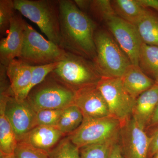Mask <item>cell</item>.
I'll use <instances>...</instances> for the list:
<instances>
[{
    "label": "cell",
    "instance_id": "24",
    "mask_svg": "<svg viewBox=\"0 0 158 158\" xmlns=\"http://www.w3.org/2000/svg\"><path fill=\"white\" fill-rule=\"evenodd\" d=\"M59 62L47 65L32 66V77L30 85L19 99H26L30 90L41 83L56 68Z\"/></svg>",
    "mask_w": 158,
    "mask_h": 158
},
{
    "label": "cell",
    "instance_id": "19",
    "mask_svg": "<svg viewBox=\"0 0 158 158\" xmlns=\"http://www.w3.org/2000/svg\"><path fill=\"white\" fill-rule=\"evenodd\" d=\"M111 6L115 14L122 19L136 25L145 14L148 8L139 0H113Z\"/></svg>",
    "mask_w": 158,
    "mask_h": 158
},
{
    "label": "cell",
    "instance_id": "6",
    "mask_svg": "<svg viewBox=\"0 0 158 158\" xmlns=\"http://www.w3.org/2000/svg\"><path fill=\"white\" fill-rule=\"evenodd\" d=\"M67 52L48 40L26 22L22 48L19 59L31 66L62 61Z\"/></svg>",
    "mask_w": 158,
    "mask_h": 158
},
{
    "label": "cell",
    "instance_id": "4",
    "mask_svg": "<svg viewBox=\"0 0 158 158\" xmlns=\"http://www.w3.org/2000/svg\"><path fill=\"white\" fill-rule=\"evenodd\" d=\"M50 74L76 92L97 85L102 78L93 61L69 52Z\"/></svg>",
    "mask_w": 158,
    "mask_h": 158
},
{
    "label": "cell",
    "instance_id": "5",
    "mask_svg": "<svg viewBox=\"0 0 158 158\" xmlns=\"http://www.w3.org/2000/svg\"><path fill=\"white\" fill-rule=\"evenodd\" d=\"M75 94L50 73L30 90L26 99L37 113L47 109H65L73 105Z\"/></svg>",
    "mask_w": 158,
    "mask_h": 158
},
{
    "label": "cell",
    "instance_id": "2",
    "mask_svg": "<svg viewBox=\"0 0 158 158\" xmlns=\"http://www.w3.org/2000/svg\"><path fill=\"white\" fill-rule=\"evenodd\" d=\"M96 56L94 63L102 77L121 78L132 63L110 31L96 29L94 34Z\"/></svg>",
    "mask_w": 158,
    "mask_h": 158
},
{
    "label": "cell",
    "instance_id": "23",
    "mask_svg": "<svg viewBox=\"0 0 158 158\" xmlns=\"http://www.w3.org/2000/svg\"><path fill=\"white\" fill-rule=\"evenodd\" d=\"M119 138L118 134L105 141L81 148V158H109L111 149Z\"/></svg>",
    "mask_w": 158,
    "mask_h": 158
},
{
    "label": "cell",
    "instance_id": "30",
    "mask_svg": "<svg viewBox=\"0 0 158 158\" xmlns=\"http://www.w3.org/2000/svg\"><path fill=\"white\" fill-rule=\"evenodd\" d=\"M149 138L148 158H152L158 152V127L153 132Z\"/></svg>",
    "mask_w": 158,
    "mask_h": 158
},
{
    "label": "cell",
    "instance_id": "32",
    "mask_svg": "<svg viewBox=\"0 0 158 158\" xmlns=\"http://www.w3.org/2000/svg\"><path fill=\"white\" fill-rule=\"evenodd\" d=\"M139 2L145 8L152 9L158 12V0H139Z\"/></svg>",
    "mask_w": 158,
    "mask_h": 158
},
{
    "label": "cell",
    "instance_id": "25",
    "mask_svg": "<svg viewBox=\"0 0 158 158\" xmlns=\"http://www.w3.org/2000/svg\"><path fill=\"white\" fill-rule=\"evenodd\" d=\"M49 153L50 158H81L80 149L67 137L62 138Z\"/></svg>",
    "mask_w": 158,
    "mask_h": 158
},
{
    "label": "cell",
    "instance_id": "36",
    "mask_svg": "<svg viewBox=\"0 0 158 158\" xmlns=\"http://www.w3.org/2000/svg\"><path fill=\"white\" fill-rule=\"evenodd\" d=\"M157 84H158V83H157Z\"/></svg>",
    "mask_w": 158,
    "mask_h": 158
},
{
    "label": "cell",
    "instance_id": "11",
    "mask_svg": "<svg viewBox=\"0 0 158 158\" xmlns=\"http://www.w3.org/2000/svg\"><path fill=\"white\" fill-rule=\"evenodd\" d=\"M119 135L123 158H148L149 137L132 117L122 125Z\"/></svg>",
    "mask_w": 158,
    "mask_h": 158
},
{
    "label": "cell",
    "instance_id": "31",
    "mask_svg": "<svg viewBox=\"0 0 158 158\" xmlns=\"http://www.w3.org/2000/svg\"><path fill=\"white\" fill-rule=\"evenodd\" d=\"M118 141L113 145L109 158H123L122 154L121 146L118 144Z\"/></svg>",
    "mask_w": 158,
    "mask_h": 158
},
{
    "label": "cell",
    "instance_id": "33",
    "mask_svg": "<svg viewBox=\"0 0 158 158\" xmlns=\"http://www.w3.org/2000/svg\"><path fill=\"white\" fill-rule=\"evenodd\" d=\"M155 125H158V104L151 118L148 126H153Z\"/></svg>",
    "mask_w": 158,
    "mask_h": 158
},
{
    "label": "cell",
    "instance_id": "7",
    "mask_svg": "<svg viewBox=\"0 0 158 158\" xmlns=\"http://www.w3.org/2000/svg\"><path fill=\"white\" fill-rule=\"evenodd\" d=\"M97 86L107 104L110 116L121 126L131 118L136 99L127 93L120 78L102 77Z\"/></svg>",
    "mask_w": 158,
    "mask_h": 158
},
{
    "label": "cell",
    "instance_id": "18",
    "mask_svg": "<svg viewBox=\"0 0 158 158\" xmlns=\"http://www.w3.org/2000/svg\"><path fill=\"white\" fill-rule=\"evenodd\" d=\"M10 95L1 94L0 98V156H13L18 141L5 113L6 100Z\"/></svg>",
    "mask_w": 158,
    "mask_h": 158
},
{
    "label": "cell",
    "instance_id": "10",
    "mask_svg": "<svg viewBox=\"0 0 158 158\" xmlns=\"http://www.w3.org/2000/svg\"><path fill=\"white\" fill-rule=\"evenodd\" d=\"M5 113L18 142L22 141L37 126V113L27 100H20L10 95L6 100Z\"/></svg>",
    "mask_w": 158,
    "mask_h": 158
},
{
    "label": "cell",
    "instance_id": "17",
    "mask_svg": "<svg viewBox=\"0 0 158 158\" xmlns=\"http://www.w3.org/2000/svg\"><path fill=\"white\" fill-rule=\"evenodd\" d=\"M120 78L125 90L135 99L151 88L156 83L144 73L138 65L133 64L127 67Z\"/></svg>",
    "mask_w": 158,
    "mask_h": 158
},
{
    "label": "cell",
    "instance_id": "22",
    "mask_svg": "<svg viewBox=\"0 0 158 158\" xmlns=\"http://www.w3.org/2000/svg\"><path fill=\"white\" fill-rule=\"evenodd\" d=\"M84 119L81 110L75 105H72L63 110L56 127L65 135L77 130Z\"/></svg>",
    "mask_w": 158,
    "mask_h": 158
},
{
    "label": "cell",
    "instance_id": "14",
    "mask_svg": "<svg viewBox=\"0 0 158 158\" xmlns=\"http://www.w3.org/2000/svg\"><path fill=\"white\" fill-rule=\"evenodd\" d=\"M158 104V84L156 83L136 99L132 118L139 127L145 129Z\"/></svg>",
    "mask_w": 158,
    "mask_h": 158
},
{
    "label": "cell",
    "instance_id": "15",
    "mask_svg": "<svg viewBox=\"0 0 158 158\" xmlns=\"http://www.w3.org/2000/svg\"><path fill=\"white\" fill-rule=\"evenodd\" d=\"M32 66L19 58L14 59L6 67L11 91L15 97L19 99L30 85Z\"/></svg>",
    "mask_w": 158,
    "mask_h": 158
},
{
    "label": "cell",
    "instance_id": "12",
    "mask_svg": "<svg viewBox=\"0 0 158 158\" xmlns=\"http://www.w3.org/2000/svg\"><path fill=\"white\" fill-rule=\"evenodd\" d=\"M73 105L81 110L84 118L111 116L107 104L97 85L88 86L77 91Z\"/></svg>",
    "mask_w": 158,
    "mask_h": 158
},
{
    "label": "cell",
    "instance_id": "35",
    "mask_svg": "<svg viewBox=\"0 0 158 158\" xmlns=\"http://www.w3.org/2000/svg\"><path fill=\"white\" fill-rule=\"evenodd\" d=\"M152 158H158V152Z\"/></svg>",
    "mask_w": 158,
    "mask_h": 158
},
{
    "label": "cell",
    "instance_id": "9",
    "mask_svg": "<svg viewBox=\"0 0 158 158\" xmlns=\"http://www.w3.org/2000/svg\"><path fill=\"white\" fill-rule=\"evenodd\" d=\"M109 31L133 65H138V57L142 40L137 27L116 14L103 19Z\"/></svg>",
    "mask_w": 158,
    "mask_h": 158
},
{
    "label": "cell",
    "instance_id": "21",
    "mask_svg": "<svg viewBox=\"0 0 158 158\" xmlns=\"http://www.w3.org/2000/svg\"><path fill=\"white\" fill-rule=\"evenodd\" d=\"M138 65L144 73L158 83V46L142 42Z\"/></svg>",
    "mask_w": 158,
    "mask_h": 158
},
{
    "label": "cell",
    "instance_id": "27",
    "mask_svg": "<svg viewBox=\"0 0 158 158\" xmlns=\"http://www.w3.org/2000/svg\"><path fill=\"white\" fill-rule=\"evenodd\" d=\"M14 157L15 158H50L48 152L36 148L24 141L18 143Z\"/></svg>",
    "mask_w": 158,
    "mask_h": 158
},
{
    "label": "cell",
    "instance_id": "28",
    "mask_svg": "<svg viewBox=\"0 0 158 158\" xmlns=\"http://www.w3.org/2000/svg\"><path fill=\"white\" fill-rule=\"evenodd\" d=\"M63 110L47 109L37 112V125L56 127Z\"/></svg>",
    "mask_w": 158,
    "mask_h": 158
},
{
    "label": "cell",
    "instance_id": "3",
    "mask_svg": "<svg viewBox=\"0 0 158 158\" xmlns=\"http://www.w3.org/2000/svg\"><path fill=\"white\" fill-rule=\"evenodd\" d=\"M15 11L36 24L48 40L60 47L59 1L14 0Z\"/></svg>",
    "mask_w": 158,
    "mask_h": 158
},
{
    "label": "cell",
    "instance_id": "16",
    "mask_svg": "<svg viewBox=\"0 0 158 158\" xmlns=\"http://www.w3.org/2000/svg\"><path fill=\"white\" fill-rule=\"evenodd\" d=\"M65 136L56 127L37 125L22 141L38 149L49 152Z\"/></svg>",
    "mask_w": 158,
    "mask_h": 158
},
{
    "label": "cell",
    "instance_id": "29",
    "mask_svg": "<svg viewBox=\"0 0 158 158\" xmlns=\"http://www.w3.org/2000/svg\"><path fill=\"white\" fill-rule=\"evenodd\" d=\"M89 8L97 17L102 20L107 15L115 14L111 1H90Z\"/></svg>",
    "mask_w": 158,
    "mask_h": 158
},
{
    "label": "cell",
    "instance_id": "34",
    "mask_svg": "<svg viewBox=\"0 0 158 158\" xmlns=\"http://www.w3.org/2000/svg\"><path fill=\"white\" fill-rule=\"evenodd\" d=\"M0 158H15L14 156H0Z\"/></svg>",
    "mask_w": 158,
    "mask_h": 158
},
{
    "label": "cell",
    "instance_id": "13",
    "mask_svg": "<svg viewBox=\"0 0 158 158\" xmlns=\"http://www.w3.org/2000/svg\"><path fill=\"white\" fill-rule=\"evenodd\" d=\"M25 21L19 15H15L6 38L0 42L1 65L7 67L20 55L23 42Z\"/></svg>",
    "mask_w": 158,
    "mask_h": 158
},
{
    "label": "cell",
    "instance_id": "8",
    "mask_svg": "<svg viewBox=\"0 0 158 158\" xmlns=\"http://www.w3.org/2000/svg\"><path fill=\"white\" fill-rule=\"evenodd\" d=\"M121 124L112 116L84 118L81 124L67 137L78 148L102 142L119 134Z\"/></svg>",
    "mask_w": 158,
    "mask_h": 158
},
{
    "label": "cell",
    "instance_id": "26",
    "mask_svg": "<svg viewBox=\"0 0 158 158\" xmlns=\"http://www.w3.org/2000/svg\"><path fill=\"white\" fill-rule=\"evenodd\" d=\"M15 10L13 1H0V33L2 35L8 34Z\"/></svg>",
    "mask_w": 158,
    "mask_h": 158
},
{
    "label": "cell",
    "instance_id": "20",
    "mask_svg": "<svg viewBox=\"0 0 158 158\" xmlns=\"http://www.w3.org/2000/svg\"><path fill=\"white\" fill-rule=\"evenodd\" d=\"M142 42L158 46V14L148 8L143 17L135 25Z\"/></svg>",
    "mask_w": 158,
    "mask_h": 158
},
{
    "label": "cell",
    "instance_id": "1",
    "mask_svg": "<svg viewBox=\"0 0 158 158\" xmlns=\"http://www.w3.org/2000/svg\"><path fill=\"white\" fill-rule=\"evenodd\" d=\"M61 45L66 52L94 61L96 56V23L74 1L59 0Z\"/></svg>",
    "mask_w": 158,
    "mask_h": 158
}]
</instances>
